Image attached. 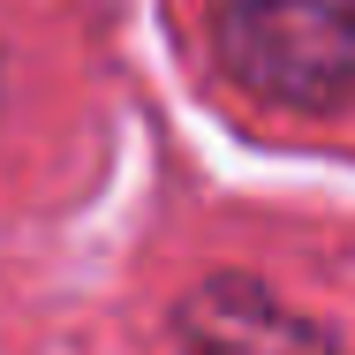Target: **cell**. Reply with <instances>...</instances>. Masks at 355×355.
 <instances>
[{"label": "cell", "mask_w": 355, "mask_h": 355, "mask_svg": "<svg viewBox=\"0 0 355 355\" xmlns=\"http://www.w3.org/2000/svg\"><path fill=\"white\" fill-rule=\"evenodd\" d=\"M219 69L257 106L340 114L355 106V0H227Z\"/></svg>", "instance_id": "1"}, {"label": "cell", "mask_w": 355, "mask_h": 355, "mask_svg": "<svg viewBox=\"0 0 355 355\" xmlns=\"http://www.w3.org/2000/svg\"><path fill=\"white\" fill-rule=\"evenodd\" d=\"M182 355H333V333L302 310H287L280 295L250 272H219L189 287L174 310Z\"/></svg>", "instance_id": "2"}]
</instances>
